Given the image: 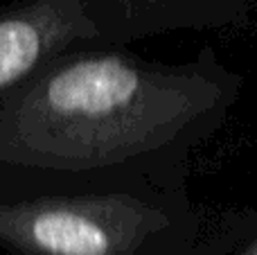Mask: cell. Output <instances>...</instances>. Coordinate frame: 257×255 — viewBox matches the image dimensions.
<instances>
[{"label":"cell","mask_w":257,"mask_h":255,"mask_svg":"<svg viewBox=\"0 0 257 255\" xmlns=\"http://www.w3.org/2000/svg\"><path fill=\"white\" fill-rule=\"evenodd\" d=\"M230 90L199 68L117 50H70L0 99V167L79 172L124 165L199 129Z\"/></svg>","instance_id":"6da1fadb"},{"label":"cell","mask_w":257,"mask_h":255,"mask_svg":"<svg viewBox=\"0 0 257 255\" xmlns=\"http://www.w3.org/2000/svg\"><path fill=\"white\" fill-rule=\"evenodd\" d=\"M169 226L165 206L126 192L0 199V244L23 255H136Z\"/></svg>","instance_id":"7a4b0ae2"},{"label":"cell","mask_w":257,"mask_h":255,"mask_svg":"<svg viewBox=\"0 0 257 255\" xmlns=\"http://www.w3.org/2000/svg\"><path fill=\"white\" fill-rule=\"evenodd\" d=\"M88 36L75 0H18L0 7V99Z\"/></svg>","instance_id":"3957f363"},{"label":"cell","mask_w":257,"mask_h":255,"mask_svg":"<svg viewBox=\"0 0 257 255\" xmlns=\"http://www.w3.org/2000/svg\"><path fill=\"white\" fill-rule=\"evenodd\" d=\"M239 255H257V237H255L253 242H250L248 246H246V248H244V251H241Z\"/></svg>","instance_id":"277c9868"}]
</instances>
